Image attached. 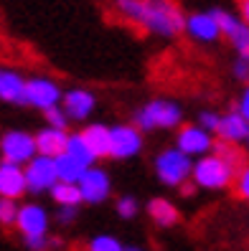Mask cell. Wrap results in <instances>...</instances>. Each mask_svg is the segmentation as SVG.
<instances>
[{
    "instance_id": "obj_9",
    "label": "cell",
    "mask_w": 249,
    "mask_h": 251,
    "mask_svg": "<svg viewBox=\"0 0 249 251\" xmlns=\"http://www.w3.org/2000/svg\"><path fill=\"white\" fill-rule=\"evenodd\" d=\"M142 147V135L133 125H117L112 127V142H110V157L127 160L135 157Z\"/></svg>"
},
{
    "instance_id": "obj_19",
    "label": "cell",
    "mask_w": 249,
    "mask_h": 251,
    "mask_svg": "<svg viewBox=\"0 0 249 251\" xmlns=\"http://www.w3.org/2000/svg\"><path fill=\"white\" fill-rule=\"evenodd\" d=\"M92 165H86L84 160L74 157L71 152H64V155H58L56 157V170H58V180H64V183H79L82 180V175L89 170Z\"/></svg>"
},
{
    "instance_id": "obj_23",
    "label": "cell",
    "mask_w": 249,
    "mask_h": 251,
    "mask_svg": "<svg viewBox=\"0 0 249 251\" xmlns=\"http://www.w3.org/2000/svg\"><path fill=\"white\" fill-rule=\"evenodd\" d=\"M66 152H71L74 157L84 160L86 165H94V160H97V155L92 152V147L84 142L82 132H77V135H69V145H66Z\"/></svg>"
},
{
    "instance_id": "obj_8",
    "label": "cell",
    "mask_w": 249,
    "mask_h": 251,
    "mask_svg": "<svg viewBox=\"0 0 249 251\" xmlns=\"http://www.w3.org/2000/svg\"><path fill=\"white\" fill-rule=\"evenodd\" d=\"M214 137L209 129H203L201 125H188L178 132V137H175V147H181L186 155L191 157H203L214 152Z\"/></svg>"
},
{
    "instance_id": "obj_31",
    "label": "cell",
    "mask_w": 249,
    "mask_h": 251,
    "mask_svg": "<svg viewBox=\"0 0 249 251\" xmlns=\"http://www.w3.org/2000/svg\"><path fill=\"white\" fill-rule=\"evenodd\" d=\"M234 76L239 81H249V58H237V64H234Z\"/></svg>"
},
{
    "instance_id": "obj_32",
    "label": "cell",
    "mask_w": 249,
    "mask_h": 251,
    "mask_svg": "<svg viewBox=\"0 0 249 251\" xmlns=\"http://www.w3.org/2000/svg\"><path fill=\"white\" fill-rule=\"evenodd\" d=\"M26 246L31 251H46V246H49L46 233H43V236H26Z\"/></svg>"
},
{
    "instance_id": "obj_30",
    "label": "cell",
    "mask_w": 249,
    "mask_h": 251,
    "mask_svg": "<svg viewBox=\"0 0 249 251\" xmlns=\"http://www.w3.org/2000/svg\"><path fill=\"white\" fill-rule=\"evenodd\" d=\"M237 190H239V196L244 201H249V165L242 168L239 175H237Z\"/></svg>"
},
{
    "instance_id": "obj_7",
    "label": "cell",
    "mask_w": 249,
    "mask_h": 251,
    "mask_svg": "<svg viewBox=\"0 0 249 251\" xmlns=\"http://www.w3.org/2000/svg\"><path fill=\"white\" fill-rule=\"evenodd\" d=\"M211 10H214L219 25H221V33L231 41L237 53L242 58H249V23L244 18H237L229 10H221V8H211Z\"/></svg>"
},
{
    "instance_id": "obj_3",
    "label": "cell",
    "mask_w": 249,
    "mask_h": 251,
    "mask_svg": "<svg viewBox=\"0 0 249 251\" xmlns=\"http://www.w3.org/2000/svg\"><path fill=\"white\" fill-rule=\"evenodd\" d=\"M155 173H158L160 183H166V185H170V188L183 185V183L194 175L191 155H186L181 147L163 150V152L155 157Z\"/></svg>"
},
{
    "instance_id": "obj_12",
    "label": "cell",
    "mask_w": 249,
    "mask_h": 251,
    "mask_svg": "<svg viewBox=\"0 0 249 251\" xmlns=\"http://www.w3.org/2000/svg\"><path fill=\"white\" fill-rule=\"evenodd\" d=\"M79 188H82V198L84 203H102L107 196H110V175L102 170V168H89L84 175H82V180H79Z\"/></svg>"
},
{
    "instance_id": "obj_2",
    "label": "cell",
    "mask_w": 249,
    "mask_h": 251,
    "mask_svg": "<svg viewBox=\"0 0 249 251\" xmlns=\"http://www.w3.org/2000/svg\"><path fill=\"white\" fill-rule=\"evenodd\" d=\"M234 175H237V168H234L229 160H224L216 152H209V155H203L194 162V175L191 178L198 188L221 190L234 180Z\"/></svg>"
},
{
    "instance_id": "obj_1",
    "label": "cell",
    "mask_w": 249,
    "mask_h": 251,
    "mask_svg": "<svg viewBox=\"0 0 249 251\" xmlns=\"http://www.w3.org/2000/svg\"><path fill=\"white\" fill-rule=\"evenodd\" d=\"M120 13L140 28L158 36H175L186 31V16L170 0H117Z\"/></svg>"
},
{
    "instance_id": "obj_14",
    "label": "cell",
    "mask_w": 249,
    "mask_h": 251,
    "mask_svg": "<svg viewBox=\"0 0 249 251\" xmlns=\"http://www.w3.org/2000/svg\"><path fill=\"white\" fill-rule=\"evenodd\" d=\"M16 226L21 228L23 236H43L49 228V213L43 211L38 203H26L18 211Z\"/></svg>"
},
{
    "instance_id": "obj_17",
    "label": "cell",
    "mask_w": 249,
    "mask_h": 251,
    "mask_svg": "<svg viewBox=\"0 0 249 251\" xmlns=\"http://www.w3.org/2000/svg\"><path fill=\"white\" fill-rule=\"evenodd\" d=\"M66 145H69V135L66 129H58V127H43L38 135H36V147H38V155H46V157H58L66 152Z\"/></svg>"
},
{
    "instance_id": "obj_16",
    "label": "cell",
    "mask_w": 249,
    "mask_h": 251,
    "mask_svg": "<svg viewBox=\"0 0 249 251\" xmlns=\"http://www.w3.org/2000/svg\"><path fill=\"white\" fill-rule=\"evenodd\" d=\"M216 135L221 137L224 142H231V145L234 142H247V137H249V120L239 109L226 112V114H221V125H219Z\"/></svg>"
},
{
    "instance_id": "obj_11",
    "label": "cell",
    "mask_w": 249,
    "mask_h": 251,
    "mask_svg": "<svg viewBox=\"0 0 249 251\" xmlns=\"http://www.w3.org/2000/svg\"><path fill=\"white\" fill-rule=\"evenodd\" d=\"M186 33L201 41V43H214L221 33V25H219L214 10H203V13H191V16L186 18Z\"/></svg>"
},
{
    "instance_id": "obj_13",
    "label": "cell",
    "mask_w": 249,
    "mask_h": 251,
    "mask_svg": "<svg viewBox=\"0 0 249 251\" xmlns=\"http://www.w3.org/2000/svg\"><path fill=\"white\" fill-rule=\"evenodd\" d=\"M28 190V180H26V170L16 162L3 160L0 162V198H13L23 196Z\"/></svg>"
},
{
    "instance_id": "obj_15",
    "label": "cell",
    "mask_w": 249,
    "mask_h": 251,
    "mask_svg": "<svg viewBox=\"0 0 249 251\" xmlns=\"http://www.w3.org/2000/svg\"><path fill=\"white\" fill-rule=\"evenodd\" d=\"M94 104H97V99L92 92H86V89H71L64 94V112L69 114V120H77V122H84L86 117H89L94 112Z\"/></svg>"
},
{
    "instance_id": "obj_33",
    "label": "cell",
    "mask_w": 249,
    "mask_h": 251,
    "mask_svg": "<svg viewBox=\"0 0 249 251\" xmlns=\"http://www.w3.org/2000/svg\"><path fill=\"white\" fill-rule=\"evenodd\" d=\"M56 218L61 221V224H71V221L77 218V205H58Z\"/></svg>"
},
{
    "instance_id": "obj_20",
    "label": "cell",
    "mask_w": 249,
    "mask_h": 251,
    "mask_svg": "<svg viewBox=\"0 0 249 251\" xmlns=\"http://www.w3.org/2000/svg\"><path fill=\"white\" fill-rule=\"evenodd\" d=\"M84 142L92 147V152L97 157H105L110 155V142H112V127H105V125H89L84 127L82 132Z\"/></svg>"
},
{
    "instance_id": "obj_35",
    "label": "cell",
    "mask_w": 249,
    "mask_h": 251,
    "mask_svg": "<svg viewBox=\"0 0 249 251\" xmlns=\"http://www.w3.org/2000/svg\"><path fill=\"white\" fill-rule=\"evenodd\" d=\"M242 18L249 23V0H242Z\"/></svg>"
},
{
    "instance_id": "obj_26",
    "label": "cell",
    "mask_w": 249,
    "mask_h": 251,
    "mask_svg": "<svg viewBox=\"0 0 249 251\" xmlns=\"http://www.w3.org/2000/svg\"><path fill=\"white\" fill-rule=\"evenodd\" d=\"M89 251H125V246L114 239V236H94Z\"/></svg>"
},
{
    "instance_id": "obj_22",
    "label": "cell",
    "mask_w": 249,
    "mask_h": 251,
    "mask_svg": "<svg viewBox=\"0 0 249 251\" xmlns=\"http://www.w3.org/2000/svg\"><path fill=\"white\" fill-rule=\"evenodd\" d=\"M51 198L58 203V205H79L84 198H82V188L79 183H64V180H58L51 190Z\"/></svg>"
},
{
    "instance_id": "obj_5",
    "label": "cell",
    "mask_w": 249,
    "mask_h": 251,
    "mask_svg": "<svg viewBox=\"0 0 249 251\" xmlns=\"http://www.w3.org/2000/svg\"><path fill=\"white\" fill-rule=\"evenodd\" d=\"M0 155H3V160L16 162V165H28L38 155L36 137L21 129H10L0 137Z\"/></svg>"
},
{
    "instance_id": "obj_6",
    "label": "cell",
    "mask_w": 249,
    "mask_h": 251,
    "mask_svg": "<svg viewBox=\"0 0 249 251\" xmlns=\"http://www.w3.org/2000/svg\"><path fill=\"white\" fill-rule=\"evenodd\" d=\"M26 180H28V190H31V193H43V190H51V188L58 183L56 157L36 155V157L26 165Z\"/></svg>"
},
{
    "instance_id": "obj_21",
    "label": "cell",
    "mask_w": 249,
    "mask_h": 251,
    "mask_svg": "<svg viewBox=\"0 0 249 251\" xmlns=\"http://www.w3.org/2000/svg\"><path fill=\"white\" fill-rule=\"evenodd\" d=\"M148 213H150V218L155 221V224L163 226V228L173 226L175 221H178V211H175V205L170 201H166V198H153L150 205H148Z\"/></svg>"
},
{
    "instance_id": "obj_36",
    "label": "cell",
    "mask_w": 249,
    "mask_h": 251,
    "mask_svg": "<svg viewBox=\"0 0 249 251\" xmlns=\"http://www.w3.org/2000/svg\"><path fill=\"white\" fill-rule=\"evenodd\" d=\"M125 251H142V249H138V246H125Z\"/></svg>"
},
{
    "instance_id": "obj_27",
    "label": "cell",
    "mask_w": 249,
    "mask_h": 251,
    "mask_svg": "<svg viewBox=\"0 0 249 251\" xmlns=\"http://www.w3.org/2000/svg\"><path fill=\"white\" fill-rule=\"evenodd\" d=\"M46 114V125L49 127H58V129H66V122H69V114L64 112V107L58 104V107H51L43 112Z\"/></svg>"
},
{
    "instance_id": "obj_4",
    "label": "cell",
    "mask_w": 249,
    "mask_h": 251,
    "mask_svg": "<svg viewBox=\"0 0 249 251\" xmlns=\"http://www.w3.org/2000/svg\"><path fill=\"white\" fill-rule=\"evenodd\" d=\"M181 107L170 99H155L150 104H145L135 114L138 129H173L181 125Z\"/></svg>"
},
{
    "instance_id": "obj_34",
    "label": "cell",
    "mask_w": 249,
    "mask_h": 251,
    "mask_svg": "<svg viewBox=\"0 0 249 251\" xmlns=\"http://www.w3.org/2000/svg\"><path fill=\"white\" fill-rule=\"evenodd\" d=\"M244 117H247V120H249V86H247V89L242 92V97H239V107H237Z\"/></svg>"
},
{
    "instance_id": "obj_18",
    "label": "cell",
    "mask_w": 249,
    "mask_h": 251,
    "mask_svg": "<svg viewBox=\"0 0 249 251\" xmlns=\"http://www.w3.org/2000/svg\"><path fill=\"white\" fill-rule=\"evenodd\" d=\"M0 99L8 104H28L26 101V81L21 74L10 69H0Z\"/></svg>"
},
{
    "instance_id": "obj_10",
    "label": "cell",
    "mask_w": 249,
    "mask_h": 251,
    "mask_svg": "<svg viewBox=\"0 0 249 251\" xmlns=\"http://www.w3.org/2000/svg\"><path fill=\"white\" fill-rule=\"evenodd\" d=\"M26 101L36 109H51V107H58L61 101V89L56 86V81L51 79H28L26 81Z\"/></svg>"
},
{
    "instance_id": "obj_25",
    "label": "cell",
    "mask_w": 249,
    "mask_h": 251,
    "mask_svg": "<svg viewBox=\"0 0 249 251\" xmlns=\"http://www.w3.org/2000/svg\"><path fill=\"white\" fill-rule=\"evenodd\" d=\"M214 152H216V155H221L224 160H229L231 165L239 170V165H242V155H239V150H237V147H234L231 142H224V140H221V142H216V145H214Z\"/></svg>"
},
{
    "instance_id": "obj_28",
    "label": "cell",
    "mask_w": 249,
    "mask_h": 251,
    "mask_svg": "<svg viewBox=\"0 0 249 251\" xmlns=\"http://www.w3.org/2000/svg\"><path fill=\"white\" fill-rule=\"evenodd\" d=\"M117 213H120L122 218H133L138 213V201L133 196H122L120 201H117Z\"/></svg>"
},
{
    "instance_id": "obj_29",
    "label": "cell",
    "mask_w": 249,
    "mask_h": 251,
    "mask_svg": "<svg viewBox=\"0 0 249 251\" xmlns=\"http://www.w3.org/2000/svg\"><path fill=\"white\" fill-rule=\"evenodd\" d=\"M198 125L203 127V129H209V132H216L219 129V125H221V114H216V112H201L198 114Z\"/></svg>"
},
{
    "instance_id": "obj_24",
    "label": "cell",
    "mask_w": 249,
    "mask_h": 251,
    "mask_svg": "<svg viewBox=\"0 0 249 251\" xmlns=\"http://www.w3.org/2000/svg\"><path fill=\"white\" fill-rule=\"evenodd\" d=\"M18 211H21V205H16L13 198H0V224H5V226L16 224Z\"/></svg>"
}]
</instances>
